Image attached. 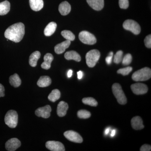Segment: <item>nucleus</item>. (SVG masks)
Instances as JSON below:
<instances>
[{
  "label": "nucleus",
  "mask_w": 151,
  "mask_h": 151,
  "mask_svg": "<svg viewBox=\"0 0 151 151\" xmlns=\"http://www.w3.org/2000/svg\"><path fill=\"white\" fill-rule=\"evenodd\" d=\"M151 147L148 145H144L141 147L140 151H151Z\"/></svg>",
  "instance_id": "f704fd0d"
},
{
  "label": "nucleus",
  "mask_w": 151,
  "mask_h": 151,
  "mask_svg": "<svg viewBox=\"0 0 151 151\" xmlns=\"http://www.w3.org/2000/svg\"><path fill=\"white\" fill-rule=\"evenodd\" d=\"M29 5L32 10L37 12L43 7V0H29Z\"/></svg>",
  "instance_id": "6ab92c4d"
},
{
  "label": "nucleus",
  "mask_w": 151,
  "mask_h": 151,
  "mask_svg": "<svg viewBox=\"0 0 151 151\" xmlns=\"http://www.w3.org/2000/svg\"><path fill=\"white\" fill-rule=\"evenodd\" d=\"M61 35L66 40H68L71 41L75 40V36L73 33L69 30H63L61 32Z\"/></svg>",
  "instance_id": "bb28decb"
},
{
  "label": "nucleus",
  "mask_w": 151,
  "mask_h": 151,
  "mask_svg": "<svg viewBox=\"0 0 151 151\" xmlns=\"http://www.w3.org/2000/svg\"><path fill=\"white\" fill-rule=\"evenodd\" d=\"M64 136L66 139L70 142L77 143L83 142V139L77 132L73 131H68L64 132Z\"/></svg>",
  "instance_id": "6e6552de"
},
{
  "label": "nucleus",
  "mask_w": 151,
  "mask_h": 151,
  "mask_svg": "<svg viewBox=\"0 0 151 151\" xmlns=\"http://www.w3.org/2000/svg\"><path fill=\"white\" fill-rule=\"evenodd\" d=\"M100 53L97 50H92L86 53V64L90 68L94 67L100 59Z\"/></svg>",
  "instance_id": "20e7f679"
},
{
  "label": "nucleus",
  "mask_w": 151,
  "mask_h": 151,
  "mask_svg": "<svg viewBox=\"0 0 151 151\" xmlns=\"http://www.w3.org/2000/svg\"><path fill=\"white\" fill-rule=\"evenodd\" d=\"M116 134V131L115 130H113V131H112V132H111V136L112 137H114L115 136V134Z\"/></svg>",
  "instance_id": "ea45409f"
},
{
  "label": "nucleus",
  "mask_w": 151,
  "mask_h": 151,
  "mask_svg": "<svg viewBox=\"0 0 151 151\" xmlns=\"http://www.w3.org/2000/svg\"><path fill=\"white\" fill-rule=\"evenodd\" d=\"M5 124L11 128L16 127L18 121V115L15 111L10 110L6 114L4 119Z\"/></svg>",
  "instance_id": "39448f33"
},
{
  "label": "nucleus",
  "mask_w": 151,
  "mask_h": 151,
  "mask_svg": "<svg viewBox=\"0 0 151 151\" xmlns=\"http://www.w3.org/2000/svg\"><path fill=\"white\" fill-rule=\"evenodd\" d=\"M79 40L82 43L92 45L97 42L96 37L93 34L86 31H81L78 35Z\"/></svg>",
  "instance_id": "0eeeda50"
},
{
  "label": "nucleus",
  "mask_w": 151,
  "mask_h": 151,
  "mask_svg": "<svg viewBox=\"0 0 151 151\" xmlns=\"http://www.w3.org/2000/svg\"><path fill=\"white\" fill-rule=\"evenodd\" d=\"M123 27L125 29L129 31L136 35L141 32V27L137 22L133 20L128 19L124 22Z\"/></svg>",
  "instance_id": "423d86ee"
},
{
  "label": "nucleus",
  "mask_w": 151,
  "mask_h": 151,
  "mask_svg": "<svg viewBox=\"0 0 151 151\" xmlns=\"http://www.w3.org/2000/svg\"><path fill=\"white\" fill-rule=\"evenodd\" d=\"M109 132H110V129H107L105 131V134L106 135L108 134H109Z\"/></svg>",
  "instance_id": "a19ab883"
},
{
  "label": "nucleus",
  "mask_w": 151,
  "mask_h": 151,
  "mask_svg": "<svg viewBox=\"0 0 151 151\" xmlns=\"http://www.w3.org/2000/svg\"><path fill=\"white\" fill-rule=\"evenodd\" d=\"M47 148L52 151H64L65 147L62 143L54 141H50L45 144Z\"/></svg>",
  "instance_id": "9d476101"
},
{
  "label": "nucleus",
  "mask_w": 151,
  "mask_h": 151,
  "mask_svg": "<svg viewBox=\"0 0 151 151\" xmlns=\"http://www.w3.org/2000/svg\"><path fill=\"white\" fill-rule=\"evenodd\" d=\"M131 124L132 128L136 130L142 129L145 127L143 124L142 120L139 116H135L132 118L131 120Z\"/></svg>",
  "instance_id": "dca6fc26"
},
{
  "label": "nucleus",
  "mask_w": 151,
  "mask_h": 151,
  "mask_svg": "<svg viewBox=\"0 0 151 151\" xmlns=\"http://www.w3.org/2000/svg\"><path fill=\"white\" fill-rule=\"evenodd\" d=\"M89 5L96 11L101 10L104 7V0H86Z\"/></svg>",
  "instance_id": "ddd939ff"
},
{
  "label": "nucleus",
  "mask_w": 151,
  "mask_h": 151,
  "mask_svg": "<svg viewBox=\"0 0 151 151\" xmlns=\"http://www.w3.org/2000/svg\"><path fill=\"white\" fill-rule=\"evenodd\" d=\"M133 68L132 67L129 66L125 68H121L117 71V73L122 74L123 76H127L129 74L132 72Z\"/></svg>",
  "instance_id": "c756f323"
},
{
  "label": "nucleus",
  "mask_w": 151,
  "mask_h": 151,
  "mask_svg": "<svg viewBox=\"0 0 151 151\" xmlns=\"http://www.w3.org/2000/svg\"><path fill=\"white\" fill-rule=\"evenodd\" d=\"M60 92L59 90L55 89L52 91L48 97V99L50 101L52 102H55L60 98Z\"/></svg>",
  "instance_id": "a878e982"
},
{
  "label": "nucleus",
  "mask_w": 151,
  "mask_h": 151,
  "mask_svg": "<svg viewBox=\"0 0 151 151\" xmlns=\"http://www.w3.org/2000/svg\"><path fill=\"white\" fill-rule=\"evenodd\" d=\"M68 109V104L64 101H61L58 103L57 109V113L59 117L65 116Z\"/></svg>",
  "instance_id": "4468645a"
},
{
  "label": "nucleus",
  "mask_w": 151,
  "mask_h": 151,
  "mask_svg": "<svg viewBox=\"0 0 151 151\" xmlns=\"http://www.w3.org/2000/svg\"><path fill=\"white\" fill-rule=\"evenodd\" d=\"M145 45L147 48H151V35L147 36L145 38Z\"/></svg>",
  "instance_id": "72a5a7b5"
},
{
  "label": "nucleus",
  "mask_w": 151,
  "mask_h": 151,
  "mask_svg": "<svg viewBox=\"0 0 151 151\" xmlns=\"http://www.w3.org/2000/svg\"><path fill=\"white\" fill-rule=\"evenodd\" d=\"M10 10V3L8 1L0 3V15L6 14Z\"/></svg>",
  "instance_id": "b1692460"
},
{
  "label": "nucleus",
  "mask_w": 151,
  "mask_h": 151,
  "mask_svg": "<svg viewBox=\"0 0 151 151\" xmlns=\"http://www.w3.org/2000/svg\"><path fill=\"white\" fill-rule=\"evenodd\" d=\"M72 73H73V71L71 70H69L68 71V72L67 76L68 77V78H70V77H71L72 75Z\"/></svg>",
  "instance_id": "58836bf2"
},
{
  "label": "nucleus",
  "mask_w": 151,
  "mask_h": 151,
  "mask_svg": "<svg viewBox=\"0 0 151 151\" xmlns=\"http://www.w3.org/2000/svg\"><path fill=\"white\" fill-rule=\"evenodd\" d=\"M9 83L12 86L16 88L20 86L22 81L19 76L17 73H15L10 77Z\"/></svg>",
  "instance_id": "393cba45"
},
{
  "label": "nucleus",
  "mask_w": 151,
  "mask_h": 151,
  "mask_svg": "<svg viewBox=\"0 0 151 151\" xmlns=\"http://www.w3.org/2000/svg\"><path fill=\"white\" fill-rule=\"evenodd\" d=\"M123 52L122 50H119L116 52L114 56V62L116 64H119L122 60Z\"/></svg>",
  "instance_id": "7c9ffc66"
},
{
  "label": "nucleus",
  "mask_w": 151,
  "mask_h": 151,
  "mask_svg": "<svg viewBox=\"0 0 151 151\" xmlns=\"http://www.w3.org/2000/svg\"><path fill=\"white\" fill-rule=\"evenodd\" d=\"M59 12L63 16L67 15L71 10V6L66 1L60 3L58 7Z\"/></svg>",
  "instance_id": "f3484780"
},
{
  "label": "nucleus",
  "mask_w": 151,
  "mask_h": 151,
  "mask_svg": "<svg viewBox=\"0 0 151 151\" xmlns=\"http://www.w3.org/2000/svg\"><path fill=\"white\" fill-rule=\"evenodd\" d=\"M5 89L4 86L0 84V97H3L5 96Z\"/></svg>",
  "instance_id": "c9c22d12"
},
{
  "label": "nucleus",
  "mask_w": 151,
  "mask_h": 151,
  "mask_svg": "<svg viewBox=\"0 0 151 151\" xmlns=\"http://www.w3.org/2000/svg\"><path fill=\"white\" fill-rule=\"evenodd\" d=\"M25 34V26L22 22L17 23L8 28L4 33L6 38L14 42H19Z\"/></svg>",
  "instance_id": "f257e3e1"
},
{
  "label": "nucleus",
  "mask_w": 151,
  "mask_h": 151,
  "mask_svg": "<svg viewBox=\"0 0 151 151\" xmlns=\"http://www.w3.org/2000/svg\"><path fill=\"white\" fill-rule=\"evenodd\" d=\"M132 57L131 54L128 53L125 55L123 60H122V64L124 65H129L132 62Z\"/></svg>",
  "instance_id": "2f4dec72"
},
{
  "label": "nucleus",
  "mask_w": 151,
  "mask_h": 151,
  "mask_svg": "<svg viewBox=\"0 0 151 151\" xmlns=\"http://www.w3.org/2000/svg\"><path fill=\"white\" fill-rule=\"evenodd\" d=\"M57 24L55 22H51L49 23L44 29V34L46 36H50L55 31Z\"/></svg>",
  "instance_id": "4be33fe9"
},
{
  "label": "nucleus",
  "mask_w": 151,
  "mask_h": 151,
  "mask_svg": "<svg viewBox=\"0 0 151 151\" xmlns=\"http://www.w3.org/2000/svg\"><path fill=\"white\" fill-rule=\"evenodd\" d=\"M112 91L119 104L121 105L127 104V98L120 84L118 83L113 84L112 86Z\"/></svg>",
  "instance_id": "7ed1b4c3"
},
{
  "label": "nucleus",
  "mask_w": 151,
  "mask_h": 151,
  "mask_svg": "<svg viewBox=\"0 0 151 151\" xmlns=\"http://www.w3.org/2000/svg\"><path fill=\"white\" fill-rule=\"evenodd\" d=\"M51 78L48 76H41L37 82V85L40 87H47L51 84Z\"/></svg>",
  "instance_id": "412c9836"
},
{
  "label": "nucleus",
  "mask_w": 151,
  "mask_h": 151,
  "mask_svg": "<svg viewBox=\"0 0 151 151\" xmlns=\"http://www.w3.org/2000/svg\"><path fill=\"white\" fill-rule=\"evenodd\" d=\"M151 77V70L148 67H145L136 71L132 76V78L136 81H145Z\"/></svg>",
  "instance_id": "f03ea898"
},
{
  "label": "nucleus",
  "mask_w": 151,
  "mask_h": 151,
  "mask_svg": "<svg viewBox=\"0 0 151 151\" xmlns=\"http://www.w3.org/2000/svg\"><path fill=\"white\" fill-rule=\"evenodd\" d=\"M21 145L20 141L17 138H12L9 139L6 143L5 147L7 150L15 151Z\"/></svg>",
  "instance_id": "f8f14e48"
},
{
  "label": "nucleus",
  "mask_w": 151,
  "mask_h": 151,
  "mask_svg": "<svg viewBox=\"0 0 151 151\" xmlns=\"http://www.w3.org/2000/svg\"><path fill=\"white\" fill-rule=\"evenodd\" d=\"M65 58L67 60H73L77 62H80L81 60V57L78 53L75 51H70L65 52L64 55Z\"/></svg>",
  "instance_id": "aec40b11"
},
{
  "label": "nucleus",
  "mask_w": 151,
  "mask_h": 151,
  "mask_svg": "<svg viewBox=\"0 0 151 151\" xmlns=\"http://www.w3.org/2000/svg\"><path fill=\"white\" fill-rule=\"evenodd\" d=\"M113 56L112 55H109L106 58H105V60L106 62L107 63V64L109 65L111 64V62H112V58H113Z\"/></svg>",
  "instance_id": "e433bc0d"
},
{
  "label": "nucleus",
  "mask_w": 151,
  "mask_h": 151,
  "mask_svg": "<svg viewBox=\"0 0 151 151\" xmlns=\"http://www.w3.org/2000/svg\"><path fill=\"white\" fill-rule=\"evenodd\" d=\"M70 44V41L66 40L61 43L58 44L55 47L54 50L55 53L58 54H60L63 53L65 49L68 48Z\"/></svg>",
  "instance_id": "2eb2a0df"
},
{
  "label": "nucleus",
  "mask_w": 151,
  "mask_h": 151,
  "mask_svg": "<svg viewBox=\"0 0 151 151\" xmlns=\"http://www.w3.org/2000/svg\"><path fill=\"white\" fill-rule=\"evenodd\" d=\"M52 109L49 105L38 108L35 111V115L39 117L47 119L50 116Z\"/></svg>",
  "instance_id": "9b49d317"
},
{
  "label": "nucleus",
  "mask_w": 151,
  "mask_h": 151,
  "mask_svg": "<svg viewBox=\"0 0 151 151\" xmlns=\"http://www.w3.org/2000/svg\"><path fill=\"white\" fill-rule=\"evenodd\" d=\"M53 60V56L51 53H47L44 57V61L41 64V67L45 70L50 69L51 67V63Z\"/></svg>",
  "instance_id": "a211bd4d"
},
{
  "label": "nucleus",
  "mask_w": 151,
  "mask_h": 151,
  "mask_svg": "<svg viewBox=\"0 0 151 151\" xmlns=\"http://www.w3.org/2000/svg\"><path fill=\"white\" fill-rule=\"evenodd\" d=\"M41 53L39 51H36L31 55L29 58V64L32 67H35L37 65V62L40 58Z\"/></svg>",
  "instance_id": "5701e85b"
},
{
  "label": "nucleus",
  "mask_w": 151,
  "mask_h": 151,
  "mask_svg": "<svg viewBox=\"0 0 151 151\" xmlns=\"http://www.w3.org/2000/svg\"><path fill=\"white\" fill-rule=\"evenodd\" d=\"M82 101L85 105H90L93 107H96L98 105L97 101L92 97H86L83 98Z\"/></svg>",
  "instance_id": "cd10ccee"
},
{
  "label": "nucleus",
  "mask_w": 151,
  "mask_h": 151,
  "mask_svg": "<svg viewBox=\"0 0 151 151\" xmlns=\"http://www.w3.org/2000/svg\"><path fill=\"white\" fill-rule=\"evenodd\" d=\"M119 5L122 9H127L129 6V0H119Z\"/></svg>",
  "instance_id": "473e14b6"
},
{
  "label": "nucleus",
  "mask_w": 151,
  "mask_h": 151,
  "mask_svg": "<svg viewBox=\"0 0 151 151\" xmlns=\"http://www.w3.org/2000/svg\"><path fill=\"white\" fill-rule=\"evenodd\" d=\"M77 116L78 118L81 119H87L90 118L91 113L89 111L85 110H81L77 112Z\"/></svg>",
  "instance_id": "c85d7f7f"
},
{
  "label": "nucleus",
  "mask_w": 151,
  "mask_h": 151,
  "mask_svg": "<svg viewBox=\"0 0 151 151\" xmlns=\"http://www.w3.org/2000/svg\"><path fill=\"white\" fill-rule=\"evenodd\" d=\"M77 75H78V78L79 79H81L82 78L83 76V73L81 71H79L77 72Z\"/></svg>",
  "instance_id": "4c0bfd02"
},
{
  "label": "nucleus",
  "mask_w": 151,
  "mask_h": 151,
  "mask_svg": "<svg viewBox=\"0 0 151 151\" xmlns=\"http://www.w3.org/2000/svg\"><path fill=\"white\" fill-rule=\"evenodd\" d=\"M131 88L133 93L137 95L146 94L148 90V88L146 84L141 83L132 84Z\"/></svg>",
  "instance_id": "1a4fd4ad"
}]
</instances>
